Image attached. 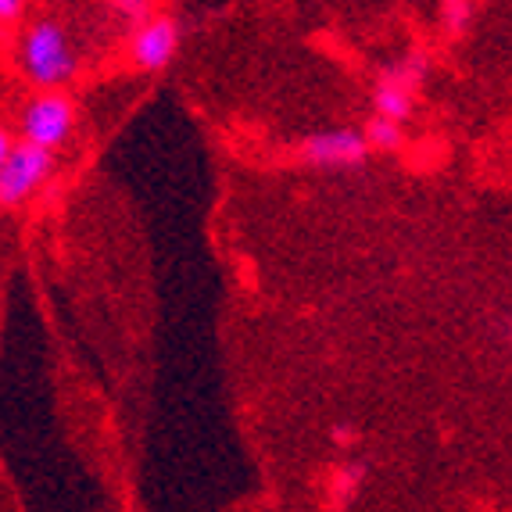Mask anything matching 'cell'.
Wrapping results in <instances>:
<instances>
[{"mask_svg":"<svg viewBox=\"0 0 512 512\" xmlns=\"http://www.w3.org/2000/svg\"><path fill=\"white\" fill-rule=\"evenodd\" d=\"M15 65L18 76L33 90H61L79 72V58L72 51L69 33L54 18H40V22L22 29L15 47Z\"/></svg>","mask_w":512,"mask_h":512,"instance_id":"obj_1","label":"cell"},{"mask_svg":"<svg viewBox=\"0 0 512 512\" xmlns=\"http://www.w3.org/2000/svg\"><path fill=\"white\" fill-rule=\"evenodd\" d=\"M51 176L54 151L15 137V133L0 137V201H4V208L26 205L29 197L51 183Z\"/></svg>","mask_w":512,"mask_h":512,"instance_id":"obj_2","label":"cell"},{"mask_svg":"<svg viewBox=\"0 0 512 512\" xmlns=\"http://www.w3.org/2000/svg\"><path fill=\"white\" fill-rule=\"evenodd\" d=\"M76 133V104L61 90H40L18 108V137L61 151Z\"/></svg>","mask_w":512,"mask_h":512,"instance_id":"obj_3","label":"cell"},{"mask_svg":"<svg viewBox=\"0 0 512 512\" xmlns=\"http://www.w3.org/2000/svg\"><path fill=\"white\" fill-rule=\"evenodd\" d=\"M427 69H430V61L423 51H412V54H405L402 61L387 65L373 86V111L391 115V119H398V122H409L412 111H416L419 86L427 79Z\"/></svg>","mask_w":512,"mask_h":512,"instance_id":"obj_4","label":"cell"},{"mask_svg":"<svg viewBox=\"0 0 512 512\" xmlns=\"http://www.w3.org/2000/svg\"><path fill=\"white\" fill-rule=\"evenodd\" d=\"M180 22L172 15H151L133 26L129 36V65L137 72H165L180 51Z\"/></svg>","mask_w":512,"mask_h":512,"instance_id":"obj_5","label":"cell"},{"mask_svg":"<svg viewBox=\"0 0 512 512\" xmlns=\"http://www.w3.org/2000/svg\"><path fill=\"white\" fill-rule=\"evenodd\" d=\"M369 147L366 129H326V133H312L308 140H301L298 154L301 162L316 165V169H351V165H362Z\"/></svg>","mask_w":512,"mask_h":512,"instance_id":"obj_6","label":"cell"},{"mask_svg":"<svg viewBox=\"0 0 512 512\" xmlns=\"http://www.w3.org/2000/svg\"><path fill=\"white\" fill-rule=\"evenodd\" d=\"M366 137H369V147H373L376 154L402 151V144H405V122H398V119H391V115H380V111H373V119L366 122Z\"/></svg>","mask_w":512,"mask_h":512,"instance_id":"obj_7","label":"cell"},{"mask_svg":"<svg viewBox=\"0 0 512 512\" xmlns=\"http://www.w3.org/2000/svg\"><path fill=\"white\" fill-rule=\"evenodd\" d=\"M441 26L448 36H466L473 26V0H441Z\"/></svg>","mask_w":512,"mask_h":512,"instance_id":"obj_8","label":"cell"},{"mask_svg":"<svg viewBox=\"0 0 512 512\" xmlns=\"http://www.w3.org/2000/svg\"><path fill=\"white\" fill-rule=\"evenodd\" d=\"M359 487H362V470L359 466H341V470L333 473L330 480V495L333 502H351V498L359 495Z\"/></svg>","mask_w":512,"mask_h":512,"instance_id":"obj_9","label":"cell"},{"mask_svg":"<svg viewBox=\"0 0 512 512\" xmlns=\"http://www.w3.org/2000/svg\"><path fill=\"white\" fill-rule=\"evenodd\" d=\"M108 8L115 11V15L122 18V22H129V26H140V22H147L151 18V0H108Z\"/></svg>","mask_w":512,"mask_h":512,"instance_id":"obj_10","label":"cell"},{"mask_svg":"<svg viewBox=\"0 0 512 512\" xmlns=\"http://www.w3.org/2000/svg\"><path fill=\"white\" fill-rule=\"evenodd\" d=\"M22 15H26V0H0V18H4V26H15Z\"/></svg>","mask_w":512,"mask_h":512,"instance_id":"obj_11","label":"cell"},{"mask_svg":"<svg viewBox=\"0 0 512 512\" xmlns=\"http://www.w3.org/2000/svg\"><path fill=\"white\" fill-rule=\"evenodd\" d=\"M333 441H337V444H351L355 437H351V430H348V427H341V430L333 427Z\"/></svg>","mask_w":512,"mask_h":512,"instance_id":"obj_12","label":"cell"}]
</instances>
